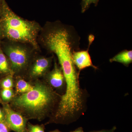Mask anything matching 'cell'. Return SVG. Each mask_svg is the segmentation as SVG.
Returning <instances> with one entry per match:
<instances>
[{"instance_id":"1","label":"cell","mask_w":132,"mask_h":132,"mask_svg":"<svg viewBox=\"0 0 132 132\" xmlns=\"http://www.w3.org/2000/svg\"><path fill=\"white\" fill-rule=\"evenodd\" d=\"M33 85L32 90L15 96L9 105L28 120L41 121L50 115L59 95L46 82L37 80Z\"/></svg>"},{"instance_id":"2","label":"cell","mask_w":132,"mask_h":132,"mask_svg":"<svg viewBox=\"0 0 132 132\" xmlns=\"http://www.w3.org/2000/svg\"><path fill=\"white\" fill-rule=\"evenodd\" d=\"M2 5V29L5 36L12 40L28 43L36 46V37L39 29L38 24L16 15L4 0Z\"/></svg>"},{"instance_id":"3","label":"cell","mask_w":132,"mask_h":132,"mask_svg":"<svg viewBox=\"0 0 132 132\" xmlns=\"http://www.w3.org/2000/svg\"><path fill=\"white\" fill-rule=\"evenodd\" d=\"M4 51L14 74L19 75L26 71L31 58L30 53L26 48L18 44H12L6 46Z\"/></svg>"},{"instance_id":"4","label":"cell","mask_w":132,"mask_h":132,"mask_svg":"<svg viewBox=\"0 0 132 132\" xmlns=\"http://www.w3.org/2000/svg\"><path fill=\"white\" fill-rule=\"evenodd\" d=\"M5 112L6 124L10 130L14 132H27L28 120L20 113L14 111L7 103L1 102Z\"/></svg>"},{"instance_id":"5","label":"cell","mask_w":132,"mask_h":132,"mask_svg":"<svg viewBox=\"0 0 132 132\" xmlns=\"http://www.w3.org/2000/svg\"><path fill=\"white\" fill-rule=\"evenodd\" d=\"M94 39L93 35H90L88 38L89 46L87 50L82 51H73L72 54L73 61L76 67L78 69L79 72L82 69L89 67H92L94 69H98V68L94 66L92 63V59L89 52V48L90 45Z\"/></svg>"},{"instance_id":"6","label":"cell","mask_w":132,"mask_h":132,"mask_svg":"<svg viewBox=\"0 0 132 132\" xmlns=\"http://www.w3.org/2000/svg\"><path fill=\"white\" fill-rule=\"evenodd\" d=\"M50 58L41 57L36 59L29 70V76L31 79H36L47 72L51 65Z\"/></svg>"},{"instance_id":"7","label":"cell","mask_w":132,"mask_h":132,"mask_svg":"<svg viewBox=\"0 0 132 132\" xmlns=\"http://www.w3.org/2000/svg\"><path fill=\"white\" fill-rule=\"evenodd\" d=\"M46 80L53 88L60 90L64 86L65 80L62 69L55 62L53 70L47 75Z\"/></svg>"},{"instance_id":"8","label":"cell","mask_w":132,"mask_h":132,"mask_svg":"<svg viewBox=\"0 0 132 132\" xmlns=\"http://www.w3.org/2000/svg\"><path fill=\"white\" fill-rule=\"evenodd\" d=\"M110 62H119L125 65L128 66L132 62V50H124L110 59Z\"/></svg>"},{"instance_id":"9","label":"cell","mask_w":132,"mask_h":132,"mask_svg":"<svg viewBox=\"0 0 132 132\" xmlns=\"http://www.w3.org/2000/svg\"><path fill=\"white\" fill-rule=\"evenodd\" d=\"M0 73L8 75L13 74L8 59L0 48Z\"/></svg>"},{"instance_id":"10","label":"cell","mask_w":132,"mask_h":132,"mask_svg":"<svg viewBox=\"0 0 132 132\" xmlns=\"http://www.w3.org/2000/svg\"><path fill=\"white\" fill-rule=\"evenodd\" d=\"M34 85L21 78H18L15 83V89L18 94L26 93L32 90Z\"/></svg>"},{"instance_id":"11","label":"cell","mask_w":132,"mask_h":132,"mask_svg":"<svg viewBox=\"0 0 132 132\" xmlns=\"http://www.w3.org/2000/svg\"><path fill=\"white\" fill-rule=\"evenodd\" d=\"M15 96L13 88H3L0 92V97L2 102H10Z\"/></svg>"},{"instance_id":"12","label":"cell","mask_w":132,"mask_h":132,"mask_svg":"<svg viewBox=\"0 0 132 132\" xmlns=\"http://www.w3.org/2000/svg\"><path fill=\"white\" fill-rule=\"evenodd\" d=\"M13 74H10L0 81V87L3 88H13L14 86Z\"/></svg>"},{"instance_id":"13","label":"cell","mask_w":132,"mask_h":132,"mask_svg":"<svg viewBox=\"0 0 132 132\" xmlns=\"http://www.w3.org/2000/svg\"><path fill=\"white\" fill-rule=\"evenodd\" d=\"M27 132H45L44 125H33L28 123L27 126Z\"/></svg>"},{"instance_id":"14","label":"cell","mask_w":132,"mask_h":132,"mask_svg":"<svg viewBox=\"0 0 132 132\" xmlns=\"http://www.w3.org/2000/svg\"><path fill=\"white\" fill-rule=\"evenodd\" d=\"M99 0H82L81 5V12L82 13H85L90 7L92 4H94L97 6Z\"/></svg>"},{"instance_id":"15","label":"cell","mask_w":132,"mask_h":132,"mask_svg":"<svg viewBox=\"0 0 132 132\" xmlns=\"http://www.w3.org/2000/svg\"><path fill=\"white\" fill-rule=\"evenodd\" d=\"M0 123H3L6 125L5 112L3 108H0Z\"/></svg>"},{"instance_id":"16","label":"cell","mask_w":132,"mask_h":132,"mask_svg":"<svg viewBox=\"0 0 132 132\" xmlns=\"http://www.w3.org/2000/svg\"><path fill=\"white\" fill-rule=\"evenodd\" d=\"M10 129L6 125L0 123V132H10Z\"/></svg>"},{"instance_id":"17","label":"cell","mask_w":132,"mask_h":132,"mask_svg":"<svg viewBox=\"0 0 132 132\" xmlns=\"http://www.w3.org/2000/svg\"><path fill=\"white\" fill-rule=\"evenodd\" d=\"M116 129V127H114L112 129L110 130H100V131H93L91 132H114Z\"/></svg>"},{"instance_id":"18","label":"cell","mask_w":132,"mask_h":132,"mask_svg":"<svg viewBox=\"0 0 132 132\" xmlns=\"http://www.w3.org/2000/svg\"><path fill=\"white\" fill-rule=\"evenodd\" d=\"M70 132H84L83 129L82 127H80L78 128L77 129H76L75 130L72 131Z\"/></svg>"},{"instance_id":"19","label":"cell","mask_w":132,"mask_h":132,"mask_svg":"<svg viewBox=\"0 0 132 132\" xmlns=\"http://www.w3.org/2000/svg\"><path fill=\"white\" fill-rule=\"evenodd\" d=\"M50 132H61L60 131H59V130H54V131H52Z\"/></svg>"},{"instance_id":"20","label":"cell","mask_w":132,"mask_h":132,"mask_svg":"<svg viewBox=\"0 0 132 132\" xmlns=\"http://www.w3.org/2000/svg\"><path fill=\"white\" fill-rule=\"evenodd\" d=\"M1 27H0V38H1Z\"/></svg>"},{"instance_id":"21","label":"cell","mask_w":132,"mask_h":132,"mask_svg":"<svg viewBox=\"0 0 132 132\" xmlns=\"http://www.w3.org/2000/svg\"><path fill=\"white\" fill-rule=\"evenodd\" d=\"M0 5H1V4H0ZM1 12V5H0V12Z\"/></svg>"},{"instance_id":"22","label":"cell","mask_w":132,"mask_h":132,"mask_svg":"<svg viewBox=\"0 0 132 132\" xmlns=\"http://www.w3.org/2000/svg\"><path fill=\"white\" fill-rule=\"evenodd\" d=\"M0 92H1V91H0ZM1 102H2L1 100V97H0V103H1Z\"/></svg>"}]
</instances>
